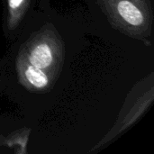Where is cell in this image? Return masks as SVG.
<instances>
[{
    "label": "cell",
    "instance_id": "6da1fadb",
    "mask_svg": "<svg viewBox=\"0 0 154 154\" xmlns=\"http://www.w3.org/2000/svg\"><path fill=\"white\" fill-rule=\"evenodd\" d=\"M28 60L30 64L36 68L42 69H49L53 62L52 49L47 43H39L31 50Z\"/></svg>",
    "mask_w": 154,
    "mask_h": 154
},
{
    "label": "cell",
    "instance_id": "3957f363",
    "mask_svg": "<svg viewBox=\"0 0 154 154\" xmlns=\"http://www.w3.org/2000/svg\"><path fill=\"white\" fill-rule=\"evenodd\" d=\"M24 77L31 86L38 89L46 88L49 83L48 76L43 69L36 68L31 64L26 66L24 69Z\"/></svg>",
    "mask_w": 154,
    "mask_h": 154
},
{
    "label": "cell",
    "instance_id": "7a4b0ae2",
    "mask_svg": "<svg viewBox=\"0 0 154 154\" xmlns=\"http://www.w3.org/2000/svg\"><path fill=\"white\" fill-rule=\"evenodd\" d=\"M117 12L121 18L128 24L140 26L144 22V16L140 8L130 1H120L117 5Z\"/></svg>",
    "mask_w": 154,
    "mask_h": 154
},
{
    "label": "cell",
    "instance_id": "277c9868",
    "mask_svg": "<svg viewBox=\"0 0 154 154\" xmlns=\"http://www.w3.org/2000/svg\"><path fill=\"white\" fill-rule=\"evenodd\" d=\"M25 3L26 0H8V8L12 13H15L19 11V9L22 8Z\"/></svg>",
    "mask_w": 154,
    "mask_h": 154
}]
</instances>
